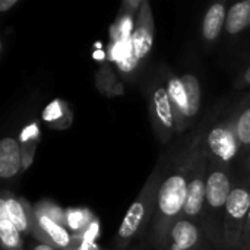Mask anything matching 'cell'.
<instances>
[{
	"label": "cell",
	"instance_id": "44dd1931",
	"mask_svg": "<svg viewBox=\"0 0 250 250\" xmlns=\"http://www.w3.org/2000/svg\"><path fill=\"white\" fill-rule=\"evenodd\" d=\"M64 250H100V248L95 242L85 240L82 236H73L72 245Z\"/></svg>",
	"mask_w": 250,
	"mask_h": 250
},
{
	"label": "cell",
	"instance_id": "d6986e66",
	"mask_svg": "<svg viewBox=\"0 0 250 250\" xmlns=\"http://www.w3.org/2000/svg\"><path fill=\"white\" fill-rule=\"evenodd\" d=\"M0 242L3 250H23V242L19 230L12 224L3 211H0Z\"/></svg>",
	"mask_w": 250,
	"mask_h": 250
},
{
	"label": "cell",
	"instance_id": "cb8c5ba5",
	"mask_svg": "<svg viewBox=\"0 0 250 250\" xmlns=\"http://www.w3.org/2000/svg\"><path fill=\"white\" fill-rule=\"evenodd\" d=\"M16 3H18V0H1V1H0V10L4 13V12H7L10 7H13Z\"/></svg>",
	"mask_w": 250,
	"mask_h": 250
},
{
	"label": "cell",
	"instance_id": "9c48e42d",
	"mask_svg": "<svg viewBox=\"0 0 250 250\" xmlns=\"http://www.w3.org/2000/svg\"><path fill=\"white\" fill-rule=\"evenodd\" d=\"M130 57H132V63L136 64L138 62H141L142 59H145L154 44V18H152V12H151V6L148 1H144L138 18H136V23L132 29L130 34Z\"/></svg>",
	"mask_w": 250,
	"mask_h": 250
},
{
	"label": "cell",
	"instance_id": "277c9868",
	"mask_svg": "<svg viewBox=\"0 0 250 250\" xmlns=\"http://www.w3.org/2000/svg\"><path fill=\"white\" fill-rule=\"evenodd\" d=\"M250 212V180L237 177L224 214V250H239Z\"/></svg>",
	"mask_w": 250,
	"mask_h": 250
},
{
	"label": "cell",
	"instance_id": "484cf974",
	"mask_svg": "<svg viewBox=\"0 0 250 250\" xmlns=\"http://www.w3.org/2000/svg\"><path fill=\"white\" fill-rule=\"evenodd\" d=\"M32 250H57V249H54L53 246H48V245H45V243H37L34 248H32Z\"/></svg>",
	"mask_w": 250,
	"mask_h": 250
},
{
	"label": "cell",
	"instance_id": "ac0fdd59",
	"mask_svg": "<svg viewBox=\"0 0 250 250\" xmlns=\"http://www.w3.org/2000/svg\"><path fill=\"white\" fill-rule=\"evenodd\" d=\"M95 221L92 212L85 208L66 209V227L73 236H82Z\"/></svg>",
	"mask_w": 250,
	"mask_h": 250
},
{
	"label": "cell",
	"instance_id": "7402d4cb",
	"mask_svg": "<svg viewBox=\"0 0 250 250\" xmlns=\"http://www.w3.org/2000/svg\"><path fill=\"white\" fill-rule=\"evenodd\" d=\"M239 250H250V212L248 215V220H246V226H245V230H243V236H242V240H240Z\"/></svg>",
	"mask_w": 250,
	"mask_h": 250
},
{
	"label": "cell",
	"instance_id": "9a60e30c",
	"mask_svg": "<svg viewBox=\"0 0 250 250\" xmlns=\"http://www.w3.org/2000/svg\"><path fill=\"white\" fill-rule=\"evenodd\" d=\"M231 117L242 154H246V151L250 149V95L242 100Z\"/></svg>",
	"mask_w": 250,
	"mask_h": 250
},
{
	"label": "cell",
	"instance_id": "6da1fadb",
	"mask_svg": "<svg viewBox=\"0 0 250 250\" xmlns=\"http://www.w3.org/2000/svg\"><path fill=\"white\" fill-rule=\"evenodd\" d=\"M201 133L177 157L173 166L166 167L167 177H164L160 185L154 217L149 224L148 239L149 243L154 246V249L160 245L161 239L166 236L170 227L183 217V211L188 199L189 176L193 167Z\"/></svg>",
	"mask_w": 250,
	"mask_h": 250
},
{
	"label": "cell",
	"instance_id": "52a82bcc",
	"mask_svg": "<svg viewBox=\"0 0 250 250\" xmlns=\"http://www.w3.org/2000/svg\"><path fill=\"white\" fill-rule=\"evenodd\" d=\"M211 242L201 223L182 217L161 239L155 250H209Z\"/></svg>",
	"mask_w": 250,
	"mask_h": 250
},
{
	"label": "cell",
	"instance_id": "7c38bea8",
	"mask_svg": "<svg viewBox=\"0 0 250 250\" xmlns=\"http://www.w3.org/2000/svg\"><path fill=\"white\" fill-rule=\"evenodd\" d=\"M0 211H3L21 234H34V208L23 199H18L10 193L0 198Z\"/></svg>",
	"mask_w": 250,
	"mask_h": 250
},
{
	"label": "cell",
	"instance_id": "8992f818",
	"mask_svg": "<svg viewBox=\"0 0 250 250\" xmlns=\"http://www.w3.org/2000/svg\"><path fill=\"white\" fill-rule=\"evenodd\" d=\"M205 133H201V139L198 144L193 167L189 176V186H188V199L183 211V217L192 221L201 223L207 196V179H208V154L205 149L204 142Z\"/></svg>",
	"mask_w": 250,
	"mask_h": 250
},
{
	"label": "cell",
	"instance_id": "d4e9b609",
	"mask_svg": "<svg viewBox=\"0 0 250 250\" xmlns=\"http://www.w3.org/2000/svg\"><path fill=\"white\" fill-rule=\"evenodd\" d=\"M245 155V168H246V174H245V177L250 180V149L246 151V154H243Z\"/></svg>",
	"mask_w": 250,
	"mask_h": 250
},
{
	"label": "cell",
	"instance_id": "5b68a950",
	"mask_svg": "<svg viewBox=\"0 0 250 250\" xmlns=\"http://www.w3.org/2000/svg\"><path fill=\"white\" fill-rule=\"evenodd\" d=\"M204 142L209 161L223 167L233 168V164L242 154L231 116L215 123L205 133Z\"/></svg>",
	"mask_w": 250,
	"mask_h": 250
},
{
	"label": "cell",
	"instance_id": "ffe728a7",
	"mask_svg": "<svg viewBox=\"0 0 250 250\" xmlns=\"http://www.w3.org/2000/svg\"><path fill=\"white\" fill-rule=\"evenodd\" d=\"M34 209L37 212H41L45 217H48V218H51V220L63 224V226H66V211H63L62 208H59L57 205H54L50 201H40L34 207Z\"/></svg>",
	"mask_w": 250,
	"mask_h": 250
},
{
	"label": "cell",
	"instance_id": "7a4b0ae2",
	"mask_svg": "<svg viewBox=\"0 0 250 250\" xmlns=\"http://www.w3.org/2000/svg\"><path fill=\"white\" fill-rule=\"evenodd\" d=\"M236 180L237 177L233 174V168L223 167L211 161L208 163L207 196L201 224L211 245L218 250H224L226 205L236 185Z\"/></svg>",
	"mask_w": 250,
	"mask_h": 250
},
{
	"label": "cell",
	"instance_id": "8fae6325",
	"mask_svg": "<svg viewBox=\"0 0 250 250\" xmlns=\"http://www.w3.org/2000/svg\"><path fill=\"white\" fill-rule=\"evenodd\" d=\"M40 243H45L57 250H64L73 242V234L66 226L45 217L34 209V234Z\"/></svg>",
	"mask_w": 250,
	"mask_h": 250
},
{
	"label": "cell",
	"instance_id": "3957f363",
	"mask_svg": "<svg viewBox=\"0 0 250 250\" xmlns=\"http://www.w3.org/2000/svg\"><path fill=\"white\" fill-rule=\"evenodd\" d=\"M164 173L166 168L163 171V164L158 163V166L138 193L136 199L129 207L116 234V245L119 249H126L139 234H142L146 227H149L154 217L157 195L160 185L164 179Z\"/></svg>",
	"mask_w": 250,
	"mask_h": 250
},
{
	"label": "cell",
	"instance_id": "ba28073f",
	"mask_svg": "<svg viewBox=\"0 0 250 250\" xmlns=\"http://www.w3.org/2000/svg\"><path fill=\"white\" fill-rule=\"evenodd\" d=\"M149 116L158 139L168 142L176 135V122L166 85H157L149 91Z\"/></svg>",
	"mask_w": 250,
	"mask_h": 250
},
{
	"label": "cell",
	"instance_id": "e0dca14e",
	"mask_svg": "<svg viewBox=\"0 0 250 250\" xmlns=\"http://www.w3.org/2000/svg\"><path fill=\"white\" fill-rule=\"evenodd\" d=\"M182 82L186 89L188 95V103H189V116H190V123L196 119L201 105H202V89H201V82L199 79L192 75V73H185L180 76Z\"/></svg>",
	"mask_w": 250,
	"mask_h": 250
},
{
	"label": "cell",
	"instance_id": "4fadbf2b",
	"mask_svg": "<svg viewBox=\"0 0 250 250\" xmlns=\"http://www.w3.org/2000/svg\"><path fill=\"white\" fill-rule=\"evenodd\" d=\"M22 170V148L15 138L6 136L0 141V177L10 180Z\"/></svg>",
	"mask_w": 250,
	"mask_h": 250
},
{
	"label": "cell",
	"instance_id": "30bf717a",
	"mask_svg": "<svg viewBox=\"0 0 250 250\" xmlns=\"http://www.w3.org/2000/svg\"><path fill=\"white\" fill-rule=\"evenodd\" d=\"M163 76H164V85L167 88L168 100H170L173 114H174L176 133H183L190 125L189 103H188L185 85L182 82V78L170 72V69L163 70Z\"/></svg>",
	"mask_w": 250,
	"mask_h": 250
},
{
	"label": "cell",
	"instance_id": "5bb4252c",
	"mask_svg": "<svg viewBox=\"0 0 250 250\" xmlns=\"http://www.w3.org/2000/svg\"><path fill=\"white\" fill-rule=\"evenodd\" d=\"M227 3L226 1H217L214 4H211L204 16L202 21V37L205 41L212 42L215 41L223 29H226V19H227Z\"/></svg>",
	"mask_w": 250,
	"mask_h": 250
},
{
	"label": "cell",
	"instance_id": "2e32d148",
	"mask_svg": "<svg viewBox=\"0 0 250 250\" xmlns=\"http://www.w3.org/2000/svg\"><path fill=\"white\" fill-rule=\"evenodd\" d=\"M250 26V0H242L234 3L226 19V32L229 35H239Z\"/></svg>",
	"mask_w": 250,
	"mask_h": 250
},
{
	"label": "cell",
	"instance_id": "603a6c76",
	"mask_svg": "<svg viewBox=\"0 0 250 250\" xmlns=\"http://www.w3.org/2000/svg\"><path fill=\"white\" fill-rule=\"evenodd\" d=\"M239 86H250V66L245 70V73L242 75Z\"/></svg>",
	"mask_w": 250,
	"mask_h": 250
}]
</instances>
